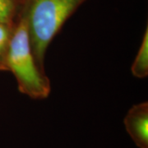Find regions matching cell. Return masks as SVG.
I'll return each instance as SVG.
<instances>
[{"label":"cell","instance_id":"1","mask_svg":"<svg viewBox=\"0 0 148 148\" xmlns=\"http://www.w3.org/2000/svg\"><path fill=\"white\" fill-rule=\"evenodd\" d=\"M86 0H23L19 16L27 24L32 53L45 72L49 45L64 23Z\"/></svg>","mask_w":148,"mask_h":148},{"label":"cell","instance_id":"2","mask_svg":"<svg viewBox=\"0 0 148 148\" xmlns=\"http://www.w3.org/2000/svg\"><path fill=\"white\" fill-rule=\"evenodd\" d=\"M8 72L16 80L18 90L34 100L46 99L51 91L50 80L37 65L32 53L27 24L18 16L11 40Z\"/></svg>","mask_w":148,"mask_h":148},{"label":"cell","instance_id":"3","mask_svg":"<svg viewBox=\"0 0 148 148\" xmlns=\"http://www.w3.org/2000/svg\"><path fill=\"white\" fill-rule=\"evenodd\" d=\"M123 123L130 138L138 148H148V103H138L127 111Z\"/></svg>","mask_w":148,"mask_h":148},{"label":"cell","instance_id":"4","mask_svg":"<svg viewBox=\"0 0 148 148\" xmlns=\"http://www.w3.org/2000/svg\"><path fill=\"white\" fill-rule=\"evenodd\" d=\"M131 72L137 78H145L148 76V28H146L143 40L136 58L133 61Z\"/></svg>","mask_w":148,"mask_h":148},{"label":"cell","instance_id":"5","mask_svg":"<svg viewBox=\"0 0 148 148\" xmlns=\"http://www.w3.org/2000/svg\"><path fill=\"white\" fill-rule=\"evenodd\" d=\"M16 22H0V72H8V54Z\"/></svg>","mask_w":148,"mask_h":148},{"label":"cell","instance_id":"6","mask_svg":"<svg viewBox=\"0 0 148 148\" xmlns=\"http://www.w3.org/2000/svg\"><path fill=\"white\" fill-rule=\"evenodd\" d=\"M23 0H0V22L15 23Z\"/></svg>","mask_w":148,"mask_h":148}]
</instances>
